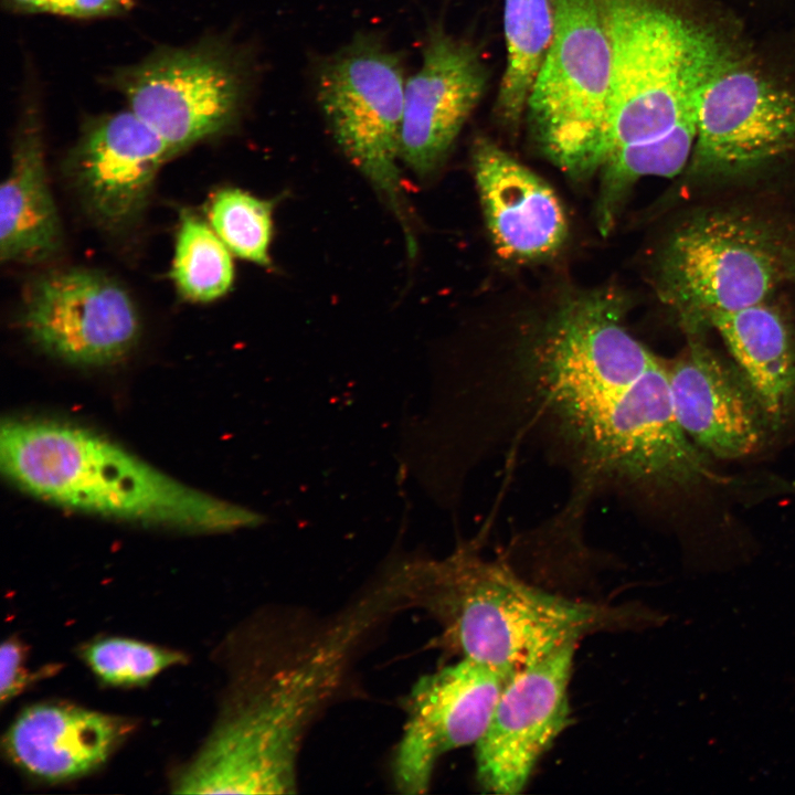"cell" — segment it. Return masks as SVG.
Masks as SVG:
<instances>
[{
  "mask_svg": "<svg viewBox=\"0 0 795 795\" xmlns=\"http://www.w3.org/2000/svg\"><path fill=\"white\" fill-rule=\"evenodd\" d=\"M504 29L507 63L496 113L513 129L526 113L530 91L553 36V0H505Z\"/></svg>",
  "mask_w": 795,
  "mask_h": 795,
  "instance_id": "cell-21",
  "label": "cell"
},
{
  "mask_svg": "<svg viewBox=\"0 0 795 795\" xmlns=\"http://www.w3.org/2000/svg\"><path fill=\"white\" fill-rule=\"evenodd\" d=\"M131 7V0H45L43 12L71 18H100L123 14Z\"/></svg>",
  "mask_w": 795,
  "mask_h": 795,
  "instance_id": "cell-26",
  "label": "cell"
},
{
  "mask_svg": "<svg viewBox=\"0 0 795 795\" xmlns=\"http://www.w3.org/2000/svg\"><path fill=\"white\" fill-rule=\"evenodd\" d=\"M24 648L15 638H8L0 650V699L2 704L11 701L28 685L24 668Z\"/></svg>",
  "mask_w": 795,
  "mask_h": 795,
  "instance_id": "cell-25",
  "label": "cell"
},
{
  "mask_svg": "<svg viewBox=\"0 0 795 795\" xmlns=\"http://www.w3.org/2000/svg\"><path fill=\"white\" fill-rule=\"evenodd\" d=\"M21 309V324L30 340L70 364L115 363L139 337V315L129 293L93 269L44 273L29 284Z\"/></svg>",
  "mask_w": 795,
  "mask_h": 795,
  "instance_id": "cell-10",
  "label": "cell"
},
{
  "mask_svg": "<svg viewBox=\"0 0 795 795\" xmlns=\"http://www.w3.org/2000/svg\"><path fill=\"white\" fill-rule=\"evenodd\" d=\"M209 224L234 255L268 265L272 205L240 189L218 191L208 208Z\"/></svg>",
  "mask_w": 795,
  "mask_h": 795,
  "instance_id": "cell-23",
  "label": "cell"
},
{
  "mask_svg": "<svg viewBox=\"0 0 795 795\" xmlns=\"http://www.w3.org/2000/svg\"><path fill=\"white\" fill-rule=\"evenodd\" d=\"M316 97L341 149L405 222L398 159L405 75L380 38L358 34L316 73Z\"/></svg>",
  "mask_w": 795,
  "mask_h": 795,
  "instance_id": "cell-9",
  "label": "cell"
},
{
  "mask_svg": "<svg viewBox=\"0 0 795 795\" xmlns=\"http://www.w3.org/2000/svg\"><path fill=\"white\" fill-rule=\"evenodd\" d=\"M83 660L103 682L140 686L161 671L187 661L177 650L126 637H104L85 645Z\"/></svg>",
  "mask_w": 795,
  "mask_h": 795,
  "instance_id": "cell-24",
  "label": "cell"
},
{
  "mask_svg": "<svg viewBox=\"0 0 795 795\" xmlns=\"http://www.w3.org/2000/svg\"><path fill=\"white\" fill-rule=\"evenodd\" d=\"M734 363L755 392L772 427L795 410V333L766 303L712 317Z\"/></svg>",
  "mask_w": 795,
  "mask_h": 795,
  "instance_id": "cell-20",
  "label": "cell"
},
{
  "mask_svg": "<svg viewBox=\"0 0 795 795\" xmlns=\"http://www.w3.org/2000/svg\"><path fill=\"white\" fill-rule=\"evenodd\" d=\"M598 2L612 50L600 172L615 152L656 140L697 116L704 84L728 60L712 35L650 0Z\"/></svg>",
  "mask_w": 795,
  "mask_h": 795,
  "instance_id": "cell-5",
  "label": "cell"
},
{
  "mask_svg": "<svg viewBox=\"0 0 795 795\" xmlns=\"http://www.w3.org/2000/svg\"><path fill=\"white\" fill-rule=\"evenodd\" d=\"M0 464L26 494L89 515L203 533L266 522L264 515L187 486L71 423L8 418L1 425Z\"/></svg>",
  "mask_w": 795,
  "mask_h": 795,
  "instance_id": "cell-3",
  "label": "cell"
},
{
  "mask_svg": "<svg viewBox=\"0 0 795 795\" xmlns=\"http://www.w3.org/2000/svg\"><path fill=\"white\" fill-rule=\"evenodd\" d=\"M62 246L57 210L47 182L40 115L26 104L15 134L9 174L0 190L2 262L42 263Z\"/></svg>",
  "mask_w": 795,
  "mask_h": 795,
  "instance_id": "cell-19",
  "label": "cell"
},
{
  "mask_svg": "<svg viewBox=\"0 0 795 795\" xmlns=\"http://www.w3.org/2000/svg\"><path fill=\"white\" fill-rule=\"evenodd\" d=\"M788 251L750 215L698 214L674 232L658 268V293L690 336L712 317L765 303L786 276Z\"/></svg>",
  "mask_w": 795,
  "mask_h": 795,
  "instance_id": "cell-7",
  "label": "cell"
},
{
  "mask_svg": "<svg viewBox=\"0 0 795 795\" xmlns=\"http://www.w3.org/2000/svg\"><path fill=\"white\" fill-rule=\"evenodd\" d=\"M407 566L411 607L424 608L439 623L449 648L507 679L586 635L666 618L650 610L550 593L468 544L442 560L420 559Z\"/></svg>",
  "mask_w": 795,
  "mask_h": 795,
  "instance_id": "cell-4",
  "label": "cell"
},
{
  "mask_svg": "<svg viewBox=\"0 0 795 795\" xmlns=\"http://www.w3.org/2000/svg\"><path fill=\"white\" fill-rule=\"evenodd\" d=\"M623 309L610 294L575 297L508 368L458 389L470 459L531 442L570 477L562 513L576 520L597 496L640 506L722 480L676 417L667 363Z\"/></svg>",
  "mask_w": 795,
  "mask_h": 795,
  "instance_id": "cell-1",
  "label": "cell"
},
{
  "mask_svg": "<svg viewBox=\"0 0 795 795\" xmlns=\"http://www.w3.org/2000/svg\"><path fill=\"white\" fill-rule=\"evenodd\" d=\"M132 728L124 717L73 704L39 703L15 718L3 745L18 767L55 783L98 768Z\"/></svg>",
  "mask_w": 795,
  "mask_h": 795,
  "instance_id": "cell-18",
  "label": "cell"
},
{
  "mask_svg": "<svg viewBox=\"0 0 795 795\" xmlns=\"http://www.w3.org/2000/svg\"><path fill=\"white\" fill-rule=\"evenodd\" d=\"M171 277L179 293L197 303L222 297L233 283L230 250L210 224L188 211L181 214Z\"/></svg>",
  "mask_w": 795,
  "mask_h": 795,
  "instance_id": "cell-22",
  "label": "cell"
},
{
  "mask_svg": "<svg viewBox=\"0 0 795 795\" xmlns=\"http://www.w3.org/2000/svg\"><path fill=\"white\" fill-rule=\"evenodd\" d=\"M575 645L562 646L506 680L475 744L477 781L484 792L520 793L541 756L568 727Z\"/></svg>",
  "mask_w": 795,
  "mask_h": 795,
  "instance_id": "cell-11",
  "label": "cell"
},
{
  "mask_svg": "<svg viewBox=\"0 0 795 795\" xmlns=\"http://www.w3.org/2000/svg\"><path fill=\"white\" fill-rule=\"evenodd\" d=\"M405 607L401 584L386 574L259 679L180 774L176 792H295L296 763L308 725L339 688L359 644L385 615Z\"/></svg>",
  "mask_w": 795,
  "mask_h": 795,
  "instance_id": "cell-2",
  "label": "cell"
},
{
  "mask_svg": "<svg viewBox=\"0 0 795 795\" xmlns=\"http://www.w3.org/2000/svg\"><path fill=\"white\" fill-rule=\"evenodd\" d=\"M795 148V96L729 62L698 100L692 168L742 172Z\"/></svg>",
  "mask_w": 795,
  "mask_h": 795,
  "instance_id": "cell-13",
  "label": "cell"
},
{
  "mask_svg": "<svg viewBox=\"0 0 795 795\" xmlns=\"http://www.w3.org/2000/svg\"><path fill=\"white\" fill-rule=\"evenodd\" d=\"M786 276L795 279V250L788 251L786 263Z\"/></svg>",
  "mask_w": 795,
  "mask_h": 795,
  "instance_id": "cell-28",
  "label": "cell"
},
{
  "mask_svg": "<svg viewBox=\"0 0 795 795\" xmlns=\"http://www.w3.org/2000/svg\"><path fill=\"white\" fill-rule=\"evenodd\" d=\"M473 165L487 227L501 256L533 261L562 246L566 216L548 183L486 138L475 141Z\"/></svg>",
  "mask_w": 795,
  "mask_h": 795,
  "instance_id": "cell-17",
  "label": "cell"
},
{
  "mask_svg": "<svg viewBox=\"0 0 795 795\" xmlns=\"http://www.w3.org/2000/svg\"><path fill=\"white\" fill-rule=\"evenodd\" d=\"M166 141L130 109L88 119L68 168L88 213L108 230L132 224L146 209Z\"/></svg>",
  "mask_w": 795,
  "mask_h": 795,
  "instance_id": "cell-14",
  "label": "cell"
},
{
  "mask_svg": "<svg viewBox=\"0 0 795 795\" xmlns=\"http://www.w3.org/2000/svg\"><path fill=\"white\" fill-rule=\"evenodd\" d=\"M487 83L476 49L442 29L426 41L417 71L406 78L401 160L418 176L435 170L479 103Z\"/></svg>",
  "mask_w": 795,
  "mask_h": 795,
  "instance_id": "cell-16",
  "label": "cell"
},
{
  "mask_svg": "<svg viewBox=\"0 0 795 795\" xmlns=\"http://www.w3.org/2000/svg\"><path fill=\"white\" fill-rule=\"evenodd\" d=\"M9 7L19 11L41 12L42 0H7Z\"/></svg>",
  "mask_w": 795,
  "mask_h": 795,
  "instance_id": "cell-27",
  "label": "cell"
},
{
  "mask_svg": "<svg viewBox=\"0 0 795 795\" xmlns=\"http://www.w3.org/2000/svg\"><path fill=\"white\" fill-rule=\"evenodd\" d=\"M113 82L174 156L236 121L250 93L251 67L237 46L209 39L158 49L116 72Z\"/></svg>",
  "mask_w": 795,
  "mask_h": 795,
  "instance_id": "cell-8",
  "label": "cell"
},
{
  "mask_svg": "<svg viewBox=\"0 0 795 795\" xmlns=\"http://www.w3.org/2000/svg\"><path fill=\"white\" fill-rule=\"evenodd\" d=\"M667 363L676 417L706 454L739 459L759 452L773 432L752 386L730 363L690 336L689 343Z\"/></svg>",
  "mask_w": 795,
  "mask_h": 795,
  "instance_id": "cell-15",
  "label": "cell"
},
{
  "mask_svg": "<svg viewBox=\"0 0 795 795\" xmlns=\"http://www.w3.org/2000/svg\"><path fill=\"white\" fill-rule=\"evenodd\" d=\"M553 36L527 102L533 136L564 173L598 172L612 103V50L598 0H553Z\"/></svg>",
  "mask_w": 795,
  "mask_h": 795,
  "instance_id": "cell-6",
  "label": "cell"
},
{
  "mask_svg": "<svg viewBox=\"0 0 795 795\" xmlns=\"http://www.w3.org/2000/svg\"><path fill=\"white\" fill-rule=\"evenodd\" d=\"M506 680L462 657L415 682L405 699L406 719L392 764L401 793H425L444 754L480 740Z\"/></svg>",
  "mask_w": 795,
  "mask_h": 795,
  "instance_id": "cell-12",
  "label": "cell"
}]
</instances>
